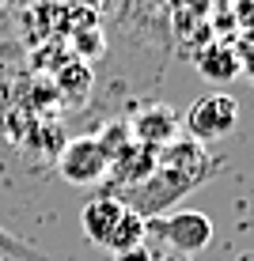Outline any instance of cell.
<instances>
[{
	"mask_svg": "<svg viewBox=\"0 0 254 261\" xmlns=\"http://www.w3.org/2000/svg\"><path fill=\"white\" fill-rule=\"evenodd\" d=\"M156 261H190V257H182V254H163V257H156Z\"/></svg>",
	"mask_w": 254,
	"mask_h": 261,
	"instance_id": "4fadbf2b",
	"label": "cell"
},
{
	"mask_svg": "<svg viewBox=\"0 0 254 261\" xmlns=\"http://www.w3.org/2000/svg\"><path fill=\"white\" fill-rule=\"evenodd\" d=\"M194 68L201 72L209 84H228V80L243 76V68H239V53H235V46H224V42H213V46L197 49Z\"/></svg>",
	"mask_w": 254,
	"mask_h": 261,
	"instance_id": "ba28073f",
	"label": "cell"
},
{
	"mask_svg": "<svg viewBox=\"0 0 254 261\" xmlns=\"http://www.w3.org/2000/svg\"><path fill=\"white\" fill-rule=\"evenodd\" d=\"M239 261H254V254H243V257H239Z\"/></svg>",
	"mask_w": 254,
	"mask_h": 261,
	"instance_id": "5bb4252c",
	"label": "cell"
},
{
	"mask_svg": "<svg viewBox=\"0 0 254 261\" xmlns=\"http://www.w3.org/2000/svg\"><path fill=\"white\" fill-rule=\"evenodd\" d=\"M239 129V102L224 91H209L201 98L190 102V110L182 114V133L197 144H220Z\"/></svg>",
	"mask_w": 254,
	"mask_h": 261,
	"instance_id": "7a4b0ae2",
	"label": "cell"
},
{
	"mask_svg": "<svg viewBox=\"0 0 254 261\" xmlns=\"http://www.w3.org/2000/svg\"><path fill=\"white\" fill-rule=\"evenodd\" d=\"M235 53H239V68L247 72V76L254 80V31L250 34H243L239 38V46H235Z\"/></svg>",
	"mask_w": 254,
	"mask_h": 261,
	"instance_id": "8fae6325",
	"label": "cell"
},
{
	"mask_svg": "<svg viewBox=\"0 0 254 261\" xmlns=\"http://www.w3.org/2000/svg\"><path fill=\"white\" fill-rule=\"evenodd\" d=\"M156 159H159L156 148H148V144H141V140H122L110 151V170H106L110 190L106 193H122V190H129V186H141L144 178L156 170Z\"/></svg>",
	"mask_w": 254,
	"mask_h": 261,
	"instance_id": "5b68a950",
	"label": "cell"
},
{
	"mask_svg": "<svg viewBox=\"0 0 254 261\" xmlns=\"http://www.w3.org/2000/svg\"><path fill=\"white\" fill-rule=\"evenodd\" d=\"M125 216V201L118 193H99L91 201L84 204V212H80V227H84V235L95 242V246H106V239L114 235L118 220Z\"/></svg>",
	"mask_w": 254,
	"mask_h": 261,
	"instance_id": "52a82bcc",
	"label": "cell"
},
{
	"mask_svg": "<svg viewBox=\"0 0 254 261\" xmlns=\"http://www.w3.org/2000/svg\"><path fill=\"white\" fill-rule=\"evenodd\" d=\"M129 133H133V140H141V144H148V148L159 151V148H167L171 140L182 137V118H178L171 106L156 102V106H144L137 118H133Z\"/></svg>",
	"mask_w": 254,
	"mask_h": 261,
	"instance_id": "8992f818",
	"label": "cell"
},
{
	"mask_svg": "<svg viewBox=\"0 0 254 261\" xmlns=\"http://www.w3.org/2000/svg\"><path fill=\"white\" fill-rule=\"evenodd\" d=\"M213 174H216V159L209 155L205 144H197L190 137H178V140H171L167 148H159L156 170H152L141 186H129V190H122L118 197L137 216L156 220V216H163L175 201H182V197L194 193L201 182H209Z\"/></svg>",
	"mask_w": 254,
	"mask_h": 261,
	"instance_id": "6da1fadb",
	"label": "cell"
},
{
	"mask_svg": "<svg viewBox=\"0 0 254 261\" xmlns=\"http://www.w3.org/2000/svg\"><path fill=\"white\" fill-rule=\"evenodd\" d=\"M159 235L163 242L171 246V254H182V257H194L213 242V220L197 208H182V212H171L167 220L159 223Z\"/></svg>",
	"mask_w": 254,
	"mask_h": 261,
	"instance_id": "277c9868",
	"label": "cell"
},
{
	"mask_svg": "<svg viewBox=\"0 0 254 261\" xmlns=\"http://www.w3.org/2000/svg\"><path fill=\"white\" fill-rule=\"evenodd\" d=\"M144 235H148V220L144 216H137L125 204V216L118 220V227H114V235L106 239V246L103 250H110V254H125V250H137L144 246Z\"/></svg>",
	"mask_w": 254,
	"mask_h": 261,
	"instance_id": "9c48e42d",
	"label": "cell"
},
{
	"mask_svg": "<svg viewBox=\"0 0 254 261\" xmlns=\"http://www.w3.org/2000/svg\"><path fill=\"white\" fill-rule=\"evenodd\" d=\"M106 170H110V151L99 137H76L57 155V174L68 186H99L106 182Z\"/></svg>",
	"mask_w": 254,
	"mask_h": 261,
	"instance_id": "3957f363",
	"label": "cell"
},
{
	"mask_svg": "<svg viewBox=\"0 0 254 261\" xmlns=\"http://www.w3.org/2000/svg\"><path fill=\"white\" fill-rule=\"evenodd\" d=\"M0 257L4 261H46V254H42L38 246L15 239L12 231H4V227H0Z\"/></svg>",
	"mask_w": 254,
	"mask_h": 261,
	"instance_id": "30bf717a",
	"label": "cell"
},
{
	"mask_svg": "<svg viewBox=\"0 0 254 261\" xmlns=\"http://www.w3.org/2000/svg\"><path fill=\"white\" fill-rule=\"evenodd\" d=\"M114 261H156V257H152L144 246H137V250H125V254H114Z\"/></svg>",
	"mask_w": 254,
	"mask_h": 261,
	"instance_id": "7c38bea8",
	"label": "cell"
}]
</instances>
